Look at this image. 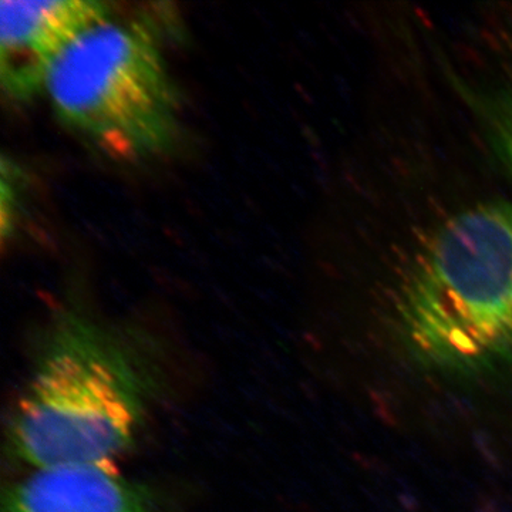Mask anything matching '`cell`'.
Instances as JSON below:
<instances>
[{
    "label": "cell",
    "mask_w": 512,
    "mask_h": 512,
    "mask_svg": "<svg viewBox=\"0 0 512 512\" xmlns=\"http://www.w3.org/2000/svg\"><path fill=\"white\" fill-rule=\"evenodd\" d=\"M13 410L12 451L40 468L116 466L146 421L150 379L116 330L57 312Z\"/></svg>",
    "instance_id": "obj_1"
},
{
    "label": "cell",
    "mask_w": 512,
    "mask_h": 512,
    "mask_svg": "<svg viewBox=\"0 0 512 512\" xmlns=\"http://www.w3.org/2000/svg\"><path fill=\"white\" fill-rule=\"evenodd\" d=\"M400 329L421 362L512 372V205H476L437 229L404 279Z\"/></svg>",
    "instance_id": "obj_2"
},
{
    "label": "cell",
    "mask_w": 512,
    "mask_h": 512,
    "mask_svg": "<svg viewBox=\"0 0 512 512\" xmlns=\"http://www.w3.org/2000/svg\"><path fill=\"white\" fill-rule=\"evenodd\" d=\"M45 93L70 130L120 160L168 153L180 136V99L147 23L101 20L64 50Z\"/></svg>",
    "instance_id": "obj_3"
},
{
    "label": "cell",
    "mask_w": 512,
    "mask_h": 512,
    "mask_svg": "<svg viewBox=\"0 0 512 512\" xmlns=\"http://www.w3.org/2000/svg\"><path fill=\"white\" fill-rule=\"evenodd\" d=\"M113 15L99 0H3L0 3V83L10 100L26 103L45 92L64 50Z\"/></svg>",
    "instance_id": "obj_4"
},
{
    "label": "cell",
    "mask_w": 512,
    "mask_h": 512,
    "mask_svg": "<svg viewBox=\"0 0 512 512\" xmlns=\"http://www.w3.org/2000/svg\"><path fill=\"white\" fill-rule=\"evenodd\" d=\"M2 512H164L116 466L40 468L6 491Z\"/></svg>",
    "instance_id": "obj_5"
},
{
    "label": "cell",
    "mask_w": 512,
    "mask_h": 512,
    "mask_svg": "<svg viewBox=\"0 0 512 512\" xmlns=\"http://www.w3.org/2000/svg\"><path fill=\"white\" fill-rule=\"evenodd\" d=\"M498 128H500L498 137H500L501 150H503L505 161H507L508 167L512 171V103L505 110Z\"/></svg>",
    "instance_id": "obj_6"
}]
</instances>
